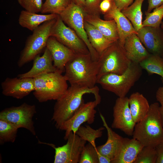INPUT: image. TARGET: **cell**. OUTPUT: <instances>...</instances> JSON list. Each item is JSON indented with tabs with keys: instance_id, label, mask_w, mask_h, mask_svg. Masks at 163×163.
<instances>
[{
	"instance_id": "obj_2",
	"label": "cell",
	"mask_w": 163,
	"mask_h": 163,
	"mask_svg": "<svg viewBox=\"0 0 163 163\" xmlns=\"http://www.w3.org/2000/svg\"><path fill=\"white\" fill-rule=\"evenodd\" d=\"M99 65L90 53H75L66 64L64 75L67 82L75 85L93 88L97 83Z\"/></svg>"
},
{
	"instance_id": "obj_27",
	"label": "cell",
	"mask_w": 163,
	"mask_h": 163,
	"mask_svg": "<svg viewBox=\"0 0 163 163\" xmlns=\"http://www.w3.org/2000/svg\"><path fill=\"white\" fill-rule=\"evenodd\" d=\"M139 64L149 75L156 74L163 77V58L152 54Z\"/></svg>"
},
{
	"instance_id": "obj_1",
	"label": "cell",
	"mask_w": 163,
	"mask_h": 163,
	"mask_svg": "<svg viewBox=\"0 0 163 163\" xmlns=\"http://www.w3.org/2000/svg\"><path fill=\"white\" fill-rule=\"evenodd\" d=\"M92 94L97 105L101 102L99 89L95 86L93 88L75 85H71L65 93L56 100L54 105L51 120L56 128L59 129L62 124L69 119L84 102L83 96Z\"/></svg>"
},
{
	"instance_id": "obj_4",
	"label": "cell",
	"mask_w": 163,
	"mask_h": 163,
	"mask_svg": "<svg viewBox=\"0 0 163 163\" xmlns=\"http://www.w3.org/2000/svg\"><path fill=\"white\" fill-rule=\"evenodd\" d=\"M59 71L41 74L33 78L35 90L33 94L41 103L49 100H57L66 92L67 81Z\"/></svg>"
},
{
	"instance_id": "obj_33",
	"label": "cell",
	"mask_w": 163,
	"mask_h": 163,
	"mask_svg": "<svg viewBox=\"0 0 163 163\" xmlns=\"http://www.w3.org/2000/svg\"><path fill=\"white\" fill-rule=\"evenodd\" d=\"M79 163H99L96 147L89 143L85 146L81 154Z\"/></svg>"
},
{
	"instance_id": "obj_18",
	"label": "cell",
	"mask_w": 163,
	"mask_h": 163,
	"mask_svg": "<svg viewBox=\"0 0 163 163\" xmlns=\"http://www.w3.org/2000/svg\"><path fill=\"white\" fill-rule=\"evenodd\" d=\"M111 2V7L104 14V18L107 20L113 19L115 21L119 36V41L123 46L126 37L133 34H137V32L131 22L116 6L113 0Z\"/></svg>"
},
{
	"instance_id": "obj_31",
	"label": "cell",
	"mask_w": 163,
	"mask_h": 163,
	"mask_svg": "<svg viewBox=\"0 0 163 163\" xmlns=\"http://www.w3.org/2000/svg\"><path fill=\"white\" fill-rule=\"evenodd\" d=\"M145 20L142 22L143 27H160L163 18V4L154 8L152 12L145 13Z\"/></svg>"
},
{
	"instance_id": "obj_24",
	"label": "cell",
	"mask_w": 163,
	"mask_h": 163,
	"mask_svg": "<svg viewBox=\"0 0 163 163\" xmlns=\"http://www.w3.org/2000/svg\"><path fill=\"white\" fill-rule=\"evenodd\" d=\"M58 15L53 14H39L22 10L19 17L18 23L22 27L33 31L43 23L56 18Z\"/></svg>"
},
{
	"instance_id": "obj_38",
	"label": "cell",
	"mask_w": 163,
	"mask_h": 163,
	"mask_svg": "<svg viewBox=\"0 0 163 163\" xmlns=\"http://www.w3.org/2000/svg\"><path fill=\"white\" fill-rule=\"evenodd\" d=\"M112 6L111 1L103 0L99 5V9L101 12L105 14L110 9Z\"/></svg>"
},
{
	"instance_id": "obj_43",
	"label": "cell",
	"mask_w": 163,
	"mask_h": 163,
	"mask_svg": "<svg viewBox=\"0 0 163 163\" xmlns=\"http://www.w3.org/2000/svg\"><path fill=\"white\" fill-rule=\"evenodd\" d=\"M159 111L162 124L163 127V107L161 106L159 107Z\"/></svg>"
},
{
	"instance_id": "obj_25",
	"label": "cell",
	"mask_w": 163,
	"mask_h": 163,
	"mask_svg": "<svg viewBox=\"0 0 163 163\" xmlns=\"http://www.w3.org/2000/svg\"><path fill=\"white\" fill-rule=\"evenodd\" d=\"M84 26L91 45L99 55L113 43L107 39L95 27L85 20Z\"/></svg>"
},
{
	"instance_id": "obj_12",
	"label": "cell",
	"mask_w": 163,
	"mask_h": 163,
	"mask_svg": "<svg viewBox=\"0 0 163 163\" xmlns=\"http://www.w3.org/2000/svg\"><path fill=\"white\" fill-rule=\"evenodd\" d=\"M97 105L95 100L86 103L83 102L73 115L62 124L59 129L65 131L64 137L65 140H67L70 132L75 133L82 123L87 122L91 124L94 123L96 113L95 108Z\"/></svg>"
},
{
	"instance_id": "obj_34",
	"label": "cell",
	"mask_w": 163,
	"mask_h": 163,
	"mask_svg": "<svg viewBox=\"0 0 163 163\" xmlns=\"http://www.w3.org/2000/svg\"><path fill=\"white\" fill-rule=\"evenodd\" d=\"M43 0H18L19 4L26 11L37 13L41 11Z\"/></svg>"
},
{
	"instance_id": "obj_16",
	"label": "cell",
	"mask_w": 163,
	"mask_h": 163,
	"mask_svg": "<svg viewBox=\"0 0 163 163\" xmlns=\"http://www.w3.org/2000/svg\"><path fill=\"white\" fill-rule=\"evenodd\" d=\"M46 47L51 54L54 66L62 73L65 72L66 64L75 53L53 37L49 38Z\"/></svg>"
},
{
	"instance_id": "obj_37",
	"label": "cell",
	"mask_w": 163,
	"mask_h": 163,
	"mask_svg": "<svg viewBox=\"0 0 163 163\" xmlns=\"http://www.w3.org/2000/svg\"><path fill=\"white\" fill-rule=\"evenodd\" d=\"M157 158L156 163H163V142L155 147Z\"/></svg>"
},
{
	"instance_id": "obj_8",
	"label": "cell",
	"mask_w": 163,
	"mask_h": 163,
	"mask_svg": "<svg viewBox=\"0 0 163 163\" xmlns=\"http://www.w3.org/2000/svg\"><path fill=\"white\" fill-rule=\"evenodd\" d=\"M85 13L83 8L71 0L67 7L59 15L64 22L73 30L84 42L93 59L97 61L99 55L91 45L84 28Z\"/></svg>"
},
{
	"instance_id": "obj_10",
	"label": "cell",
	"mask_w": 163,
	"mask_h": 163,
	"mask_svg": "<svg viewBox=\"0 0 163 163\" xmlns=\"http://www.w3.org/2000/svg\"><path fill=\"white\" fill-rule=\"evenodd\" d=\"M66 140V144L57 147L53 144L39 142L49 145L54 149V163H79L81 153L87 141L72 131L69 134Z\"/></svg>"
},
{
	"instance_id": "obj_35",
	"label": "cell",
	"mask_w": 163,
	"mask_h": 163,
	"mask_svg": "<svg viewBox=\"0 0 163 163\" xmlns=\"http://www.w3.org/2000/svg\"><path fill=\"white\" fill-rule=\"evenodd\" d=\"M103 0H85L83 8L85 13L98 15L100 12L99 5Z\"/></svg>"
},
{
	"instance_id": "obj_7",
	"label": "cell",
	"mask_w": 163,
	"mask_h": 163,
	"mask_svg": "<svg viewBox=\"0 0 163 163\" xmlns=\"http://www.w3.org/2000/svg\"><path fill=\"white\" fill-rule=\"evenodd\" d=\"M56 18L42 24L35 29L33 34L28 37L17 62L19 67H21L33 60L36 56L45 49Z\"/></svg>"
},
{
	"instance_id": "obj_44",
	"label": "cell",
	"mask_w": 163,
	"mask_h": 163,
	"mask_svg": "<svg viewBox=\"0 0 163 163\" xmlns=\"http://www.w3.org/2000/svg\"><path fill=\"white\" fill-rule=\"evenodd\" d=\"M161 24V28L163 29V22H162Z\"/></svg>"
},
{
	"instance_id": "obj_22",
	"label": "cell",
	"mask_w": 163,
	"mask_h": 163,
	"mask_svg": "<svg viewBox=\"0 0 163 163\" xmlns=\"http://www.w3.org/2000/svg\"><path fill=\"white\" fill-rule=\"evenodd\" d=\"M100 115L103 126L107 130V139L104 144L96 147L98 153L107 157L111 161L114 158L123 137L113 131L108 125L103 115L100 113Z\"/></svg>"
},
{
	"instance_id": "obj_40",
	"label": "cell",
	"mask_w": 163,
	"mask_h": 163,
	"mask_svg": "<svg viewBox=\"0 0 163 163\" xmlns=\"http://www.w3.org/2000/svg\"><path fill=\"white\" fill-rule=\"evenodd\" d=\"M156 100L160 103L161 106L163 107V86L159 87L156 92Z\"/></svg>"
},
{
	"instance_id": "obj_13",
	"label": "cell",
	"mask_w": 163,
	"mask_h": 163,
	"mask_svg": "<svg viewBox=\"0 0 163 163\" xmlns=\"http://www.w3.org/2000/svg\"><path fill=\"white\" fill-rule=\"evenodd\" d=\"M112 128L120 130L128 136H133L136 123L130 110L128 98L118 97L113 108Z\"/></svg>"
},
{
	"instance_id": "obj_9",
	"label": "cell",
	"mask_w": 163,
	"mask_h": 163,
	"mask_svg": "<svg viewBox=\"0 0 163 163\" xmlns=\"http://www.w3.org/2000/svg\"><path fill=\"white\" fill-rule=\"evenodd\" d=\"M36 113V106L26 103L17 107L5 108L0 113V119L7 121L18 128H22L36 135L33 118Z\"/></svg>"
},
{
	"instance_id": "obj_23",
	"label": "cell",
	"mask_w": 163,
	"mask_h": 163,
	"mask_svg": "<svg viewBox=\"0 0 163 163\" xmlns=\"http://www.w3.org/2000/svg\"><path fill=\"white\" fill-rule=\"evenodd\" d=\"M128 99L132 117L136 123L146 116L149 112L150 105L147 99L139 92L132 93Z\"/></svg>"
},
{
	"instance_id": "obj_6",
	"label": "cell",
	"mask_w": 163,
	"mask_h": 163,
	"mask_svg": "<svg viewBox=\"0 0 163 163\" xmlns=\"http://www.w3.org/2000/svg\"><path fill=\"white\" fill-rule=\"evenodd\" d=\"M97 80L109 73L121 74L128 68L131 61L126 56L119 40L113 43L100 55Z\"/></svg>"
},
{
	"instance_id": "obj_17",
	"label": "cell",
	"mask_w": 163,
	"mask_h": 163,
	"mask_svg": "<svg viewBox=\"0 0 163 163\" xmlns=\"http://www.w3.org/2000/svg\"><path fill=\"white\" fill-rule=\"evenodd\" d=\"M144 146L133 138L130 139L123 137L111 163H134Z\"/></svg>"
},
{
	"instance_id": "obj_15",
	"label": "cell",
	"mask_w": 163,
	"mask_h": 163,
	"mask_svg": "<svg viewBox=\"0 0 163 163\" xmlns=\"http://www.w3.org/2000/svg\"><path fill=\"white\" fill-rule=\"evenodd\" d=\"M137 32L148 51L163 58V30L160 27H143Z\"/></svg>"
},
{
	"instance_id": "obj_41",
	"label": "cell",
	"mask_w": 163,
	"mask_h": 163,
	"mask_svg": "<svg viewBox=\"0 0 163 163\" xmlns=\"http://www.w3.org/2000/svg\"><path fill=\"white\" fill-rule=\"evenodd\" d=\"M98 154L99 163H111V160L109 158L98 152Z\"/></svg>"
},
{
	"instance_id": "obj_32",
	"label": "cell",
	"mask_w": 163,
	"mask_h": 163,
	"mask_svg": "<svg viewBox=\"0 0 163 163\" xmlns=\"http://www.w3.org/2000/svg\"><path fill=\"white\" fill-rule=\"evenodd\" d=\"M157 156L155 147L144 146L134 163H156Z\"/></svg>"
},
{
	"instance_id": "obj_30",
	"label": "cell",
	"mask_w": 163,
	"mask_h": 163,
	"mask_svg": "<svg viewBox=\"0 0 163 163\" xmlns=\"http://www.w3.org/2000/svg\"><path fill=\"white\" fill-rule=\"evenodd\" d=\"M71 0H46L43 4L41 13L59 15L70 2Z\"/></svg>"
},
{
	"instance_id": "obj_42",
	"label": "cell",
	"mask_w": 163,
	"mask_h": 163,
	"mask_svg": "<svg viewBox=\"0 0 163 163\" xmlns=\"http://www.w3.org/2000/svg\"><path fill=\"white\" fill-rule=\"evenodd\" d=\"M76 5L84 8L85 4V0H71Z\"/></svg>"
},
{
	"instance_id": "obj_5",
	"label": "cell",
	"mask_w": 163,
	"mask_h": 163,
	"mask_svg": "<svg viewBox=\"0 0 163 163\" xmlns=\"http://www.w3.org/2000/svg\"><path fill=\"white\" fill-rule=\"evenodd\" d=\"M139 64L133 62L123 74L109 73L98 79L99 84L104 90L113 93L118 97H125L142 75Z\"/></svg>"
},
{
	"instance_id": "obj_3",
	"label": "cell",
	"mask_w": 163,
	"mask_h": 163,
	"mask_svg": "<svg viewBox=\"0 0 163 163\" xmlns=\"http://www.w3.org/2000/svg\"><path fill=\"white\" fill-rule=\"evenodd\" d=\"M159 107L158 103L152 104L146 116L135 124L133 138L144 146L155 147L163 142V127L159 111Z\"/></svg>"
},
{
	"instance_id": "obj_20",
	"label": "cell",
	"mask_w": 163,
	"mask_h": 163,
	"mask_svg": "<svg viewBox=\"0 0 163 163\" xmlns=\"http://www.w3.org/2000/svg\"><path fill=\"white\" fill-rule=\"evenodd\" d=\"M84 20L95 27L110 40L114 42L119 40L118 29L114 20H104L98 15L85 13Z\"/></svg>"
},
{
	"instance_id": "obj_11",
	"label": "cell",
	"mask_w": 163,
	"mask_h": 163,
	"mask_svg": "<svg viewBox=\"0 0 163 163\" xmlns=\"http://www.w3.org/2000/svg\"><path fill=\"white\" fill-rule=\"evenodd\" d=\"M50 36L55 37L75 53H90L84 42L73 30L65 24L59 15L52 28Z\"/></svg>"
},
{
	"instance_id": "obj_19",
	"label": "cell",
	"mask_w": 163,
	"mask_h": 163,
	"mask_svg": "<svg viewBox=\"0 0 163 163\" xmlns=\"http://www.w3.org/2000/svg\"><path fill=\"white\" fill-rule=\"evenodd\" d=\"M33 60V66L26 73L18 75L17 77L21 78H34L43 73L59 71L53 64L51 54L46 47L43 55L41 56L39 55H37Z\"/></svg>"
},
{
	"instance_id": "obj_46",
	"label": "cell",
	"mask_w": 163,
	"mask_h": 163,
	"mask_svg": "<svg viewBox=\"0 0 163 163\" xmlns=\"http://www.w3.org/2000/svg\"><path fill=\"white\" fill-rule=\"evenodd\" d=\"M108 0V1H112L113 0Z\"/></svg>"
},
{
	"instance_id": "obj_29",
	"label": "cell",
	"mask_w": 163,
	"mask_h": 163,
	"mask_svg": "<svg viewBox=\"0 0 163 163\" xmlns=\"http://www.w3.org/2000/svg\"><path fill=\"white\" fill-rule=\"evenodd\" d=\"M104 129V127H101L97 129H94L88 125H86L85 126H81L75 133L82 139L96 147L95 140L102 136L103 130Z\"/></svg>"
},
{
	"instance_id": "obj_14",
	"label": "cell",
	"mask_w": 163,
	"mask_h": 163,
	"mask_svg": "<svg viewBox=\"0 0 163 163\" xmlns=\"http://www.w3.org/2000/svg\"><path fill=\"white\" fill-rule=\"evenodd\" d=\"M2 93L6 96L21 99L35 90L33 78H7L1 83Z\"/></svg>"
},
{
	"instance_id": "obj_28",
	"label": "cell",
	"mask_w": 163,
	"mask_h": 163,
	"mask_svg": "<svg viewBox=\"0 0 163 163\" xmlns=\"http://www.w3.org/2000/svg\"><path fill=\"white\" fill-rule=\"evenodd\" d=\"M19 128L13 124L0 119V143L14 142L16 139Z\"/></svg>"
},
{
	"instance_id": "obj_21",
	"label": "cell",
	"mask_w": 163,
	"mask_h": 163,
	"mask_svg": "<svg viewBox=\"0 0 163 163\" xmlns=\"http://www.w3.org/2000/svg\"><path fill=\"white\" fill-rule=\"evenodd\" d=\"M123 48L126 56L132 62L139 63L150 54L136 34L126 37Z\"/></svg>"
},
{
	"instance_id": "obj_26",
	"label": "cell",
	"mask_w": 163,
	"mask_h": 163,
	"mask_svg": "<svg viewBox=\"0 0 163 163\" xmlns=\"http://www.w3.org/2000/svg\"><path fill=\"white\" fill-rule=\"evenodd\" d=\"M144 0H135L126 8L121 11L122 13L131 21L137 32L143 27L142 6Z\"/></svg>"
},
{
	"instance_id": "obj_45",
	"label": "cell",
	"mask_w": 163,
	"mask_h": 163,
	"mask_svg": "<svg viewBox=\"0 0 163 163\" xmlns=\"http://www.w3.org/2000/svg\"><path fill=\"white\" fill-rule=\"evenodd\" d=\"M161 79H162V82L163 83V78H161Z\"/></svg>"
},
{
	"instance_id": "obj_39",
	"label": "cell",
	"mask_w": 163,
	"mask_h": 163,
	"mask_svg": "<svg viewBox=\"0 0 163 163\" xmlns=\"http://www.w3.org/2000/svg\"><path fill=\"white\" fill-rule=\"evenodd\" d=\"M148 6L147 12L150 13L153 9L163 4V0H148Z\"/></svg>"
},
{
	"instance_id": "obj_36",
	"label": "cell",
	"mask_w": 163,
	"mask_h": 163,
	"mask_svg": "<svg viewBox=\"0 0 163 163\" xmlns=\"http://www.w3.org/2000/svg\"><path fill=\"white\" fill-rule=\"evenodd\" d=\"M134 0H113L117 7L121 11L131 5Z\"/></svg>"
}]
</instances>
